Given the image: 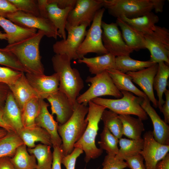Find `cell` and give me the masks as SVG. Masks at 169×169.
I'll use <instances>...</instances> for the list:
<instances>
[{"label": "cell", "mask_w": 169, "mask_h": 169, "mask_svg": "<svg viewBox=\"0 0 169 169\" xmlns=\"http://www.w3.org/2000/svg\"><path fill=\"white\" fill-rule=\"evenodd\" d=\"M44 36V32L38 30L24 39L8 44L4 49L16 56L27 73L44 74V69L41 61L39 44Z\"/></svg>", "instance_id": "cell-1"}, {"label": "cell", "mask_w": 169, "mask_h": 169, "mask_svg": "<svg viewBox=\"0 0 169 169\" xmlns=\"http://www.w3.org/2000/svg\"><path fill=\"white\" fill-rule=\"evenodd\" d=\"M51 60L54 70L59 77V90L65 94L74 105L84 87L79 72L72 68L71 60L66 54H55Z\"/></svg>", "instance_id": "cell-2"}, {"label": "cell", "mask_w": 169, "mask_h": 169, "mask_svg": "<svg viewBox=\"0 0 169 169\" xmlns=\"http://www.w3.org/2000/svg\"><path fill=\"white\" fill-rule=\"evenodd\" d=\"M73 114L69 120L63 125H59L58 134L61 138V149L64 155L72 152L74 145L81 137L87 127L88 121L85 118L89 107L76 101L74 105Z\"/></svg>", "instance_id": "cell-3"}, {"label": "cell", "mask_w": 169, "mask_h": 169, "mask_svg": "<svg viewBox=\"0 0 169 169\" xmlns=\"http://www.w3.org/2000/svg\"><path fill=\"white\" fill-rule=\"evenodd\" d=\"M88 104L89 110L86 118L88 121L87 127L81 137L74 145V148H79L84 152V160L86 163L91 159L97 158L103 153V150L96 146L95 141L102 114L106 109L91 101Z\"/></svg>", "instance_id": "cell-4"}, {"label": "cell", "mask_w": 169, "mask_h": 169, "mask_svg": "<svg viewBox=\"0 0 169 169\" xmlns=\"http://www.w3.org/2000/svg\"><path fill=\"white\" fill-rule=\"evenodd\" d=\"M122 97L117 99L95 98L91 101L105 107L118 115H134L142 120L148 119V115L141 105L143 98L136 96L132 93L121 91Z\"/></svg>", "instance_id": "cell-5"}, {"label": "cell", "mask_w": 169, "mask_h": 169, "mask_svg": "<svg viewBox=\"0 0 169 169\" xmlns=\"http://www.w3.org/2000/svg\"><path fill=\"white\" fill-rule=\"evenodd\" d=\"M103 8L117 18H135L153 9L151 0H103Z\"/></svg>", "instance_id": "cell-6"}, {"label": "cell", "mask_w": 169, "mask_h": 169, "mask_svg": "<svg viewBox=\"0 0 169 169\" xmlns=\"http://www.w3.org/2000/svg\"><path fill=\"white\" fill-rule=\"evenodd\" d=\"M86 82L90 83L89 88L84 93L79 95L76 101L87 106L92 99L104 95H110L119 99L122 94L114 84L107 71L95 75L87 77Z\"/></svg>", "instance_id": "cell-7"}, {"label": "cell", "mask_w": 169, "mask_h": 169, "mask_svg": "<svg viewBox=\"0 0 169 169\" xmlns=\"http://www.w3.org/2000/svg\"><path fill=\"white\" fill-rule=\"evenodd\" d=\"M105 10L102 8L96 13L84 38L77 52L79 59H82L89 53L103 55L108 53L104 46L102 38L101 24Z\"/></svg>", "instance_id": "cell-8"}, {"label": "cell", "mask_w": 169, "mask_h": 169, "mask_svg": "<svg viewBox=\"0 0 169 169\" xmlns=\"http://www.w3.org/2000/svg\"><path fill=\"white\" fill-rule=\"evenodd\" d=\"M144 35L146 48L150 53V60L156 63L163 61L169 65V30L165 27L156 25L152 33Z\"/></svg>", "instance_id": "cell-9"}, {"label": "cell", "mask_w": 169, "mask_h": 169, "mask_svg": "<svg viewBox=\"0 0 169 169\" xmlns=\"http://www.w3.org/2000/svg\"><path fill=\"white\" fill-rule=\"evenodd\" d=\"M85 24L72 26L66 24L65 29L68 32L66 39L56 41L53 46L55 54H66L70 60L79 59L77 52L86 35V28Z\"/></svg>", "instance_id": "cell-10"}, {"label": "cell", "mask_w": 169, "mask_h": 169, "mask_svg": "<svg viewBox=\"0 0 169 169\" xmlns=\"http://www.w3.org/2000/svg\"><path fill=\"white\" fill-rule=\"evenodd\" d=\"M14 23L24 28L38 29L43 32L45 36L56 39L61 38L58 29L48 18L37 16L18 10L7 18Z\"/></svg>", "instance_id": "cell-11"}, {"label": "cell", "mask_w": 169, "mask_h": 169, "mask_svg": "<svg viewBox=\"0 0 169 169\" xmlns=\"http://www.w3.org/2000/svg\"><path fill=\"white\" fill-rule=\"evenodd\" d=\"M102 40L105 49L115 57L129 55L134 50L126 45L121 32L116 23H107L102 21L101 24Z\"/></svg>", "instance_id": "cell-12"}, {"label": "cell", "mask_w": 169, "mask_h": 169, "mask_svg": "<svg viewBox=\"0 0 169 169\" xmlns=\"http://www.w3.org/2000/svg\"><path fill=\"white\" fill-rule=\"evenodd\" d=\"M103 8V0H77L70 12L66 24L72 26H90L96 12Z\"/></svg>", "instance_id": "cell-13"}, {"label": "cell", "mask_w": 169, "mask_h": 169, "mask_svg": "<svg viewBox=\"0 0 169 169\" xmlns=\"http://www.w3.org/2000/svg\"><path fill=\"white\" fill-rule=\"evenodd\" d=\"M143 139V147L140 154L145 161L146 169H155L157 163L168 153L169 145H163L156 141L151 131L145 132Z\"/></svg>", "instance_id": "cell-14"}, {"label": "cell", "mask_w": 169, "mask_h": 169, "mask_svg": "<svg viewBox=\"0 0 169 169\" xmlns=\"http://www.w3.org/2000/svg\"><path fill=\"white\" fill-rule=\"evenodd\" d=\"M25 75L30 85L41 99H46L59 90V77L56 73L49 76L26 73Z\"/></svg>", "instance_id": "cell-15"}, {"label": "cell", "mask_w": 169, "mask_h": 169, "mask_svg": "<svg viewBox=\"0 0 169 169\" xmlns=\"http://www.w3.org/2000/svg\"><path fill=\"white\" fill-rule=\"evenodd\" d=\"M158 66V63H156L150 67L138 71L126 73L131 78L132 81L140 87L155 108L158 107V102L154 95L153 84Z\"/></svg>", "instance_id": "cell-16"}, {"label": "cell", "mask_w": 169, "mask_h": 169, "mask_svg": "<svg viewBox=\"0 0 169 169\" xmlns=\"http://www.w3.org/2000/svg\"><path fill=\"white\" fill-rule=\"evenodd\" d=\"M141 105L151 120L153 127L152 132L155 140L161 144L169 145V125L152 107L150 101L147 97L143 98Z\"/></svg>", "instance_id": "cell-17"}, {"label": "cell", "mask_w": 169, "mask_h": 169, "mask_svg": "<svg viewBox=\"0 0 169 169\" xmlns=\"http://www.w3.org/2000/svg\"><path fill=\"white\" fill-rule=\"evenodd\" d=\"M51 106V114L56 115V119L59 125L66 122L72 115L74 105L66 95L59 90L46 99Z\"/></svg>", "instance_id": "cell-18"}, {"label": "cell", "mask_w": 169, "mask_h": 169, "mask_svg": "<svg viewBox=\"0 0 169 169\" xmlns=\"http://www.w3.org/2000/svg\"><path fill=\"white\" fill-rule=\"evenodd\" d=\"M49 105L44 100L41 99L40 110L35 120V123L49 133L53 147L61 148L62 140L58 132V123L54 120L52 115L49 112L48 107Z\"/></svg>", "instance_id": "cell-19"}, {"label": "cell", "mask_w": 169, "mask_h": 169, "mask_svg": "<svg viewBox=\"0 0 169 169\" xmlns=\"http://www.w3.org/2000/svg\"><path fill=\"white\" fill-rule=\"evenodd\" d=\"M8 85L21 112L28 101L35 97H39L29 84L24 72L15 83Z\"/></svg>", "instance_id": "cell-20"}, {"label": "cell", "mask_w": 169, "mask_h": 169, "mask_svg": "<svg viewBox=\"0 0 169 169\" xmlns=\"http://www.w3.org/2000/svg\"><path fill=\"white\" fill-rule=\"evenodd\" d=\"M47 17L57 28L58 32L64 40L66 38L65 26L69 14L73 8L64 9L59 8L53 0H48Z\"/></svg>", "instance_id": "cell-21"}, {"label": "cell", "mask_w": 169, "mask_h": 169, "mask_svg": "<svg viewBox=\"0 0 169 169\" xmlns=\"http://www.w3.org/2000/svg\"><path fill=\"white\" fill-rule=\"evenodd\" d=\"M3 118L5 123L17 133L23 128L21 110L11 91L3 110Z\"/></svg>", "instance_id": "cell-22"}, {"label": "cell", "mask_w": 169, "mask_h": 169, "mask_svg": "<svg viewBox=\"0 0 169 169\" xmlns=\"http://www.w3.org/2000/svg\"><path fill=\"white\" fill-rule=\"evenodd\" d=\"M116 23L121 30L124 41L128 46L138 51L146 49L144 35L119 18H117Z\"/></svg>", "instance_id": "cell-23"}, {"label": "cell", "mask_w": 169, "mask_h": 169, "mask_svg": "<svg viewBox=\"0 0 169 169\" xmlns=\"http://www.w3.org/2000/svg\"><path fill=\"white\" fill-rule=\"evenodd\" d=\"M0 26L5 32L8 44L21 41L33 35L37 32L36 29L23 28L8 19L0 16Z\"/></svg>", "instance_id": "cell-24"}, {"label": "cell", "mask_w": 169, "mask_h": 169, "mask_svg": "<svg viewBox=\"0 0 169 169\" xmlns=\"http://www.w3.org/2000/svg\"><path fill=\"white\" fill-rule=\"evenodd\" d=\"M116 57L108 53L102 55L88 58L84 57L78 59V63H84L88 67L90 72L95 75L111 69H115Z\"/></svg>", "instance_id": "cell-25"}, {"label": "cell", "mask_w": 169, "mask_h": 169, "mask_svg": "<svg viewBox=\"0 0 169 169\" xmlns=\"http://www.w3.org/2000/svg\"><path fill=\"white\" fill-rule=\"evenodd\" d=\"M17 134L28 148L34 147L36 145L35 143L37 142L52 146L49 133L45 129L37 125L29 128H23Z\"/></svg>", "instance_id": "cell-26"}, {"label": "cell", "mask_w": 169, "mask_h": 169, "mask_svg": "<svg viewBox=\"0 0 169 169\" xmlns=\"http://www.w3.org/2000/svg\"><path fill=\"white\" fill-rule=\"evenodd\" d=\"M119 18L144 35L152 33L155 29V24L159 21L158 16L152 11L135 18H129L122 17Z\"/></svg>", "instance_id": "cell-27"}, {"label": "cell", "mask_w": 169, "mask_h": 169, "mask_svg": "<svg viewBox=\"0 0 169 169\" xmlns=\"http://www.w3.org/2000/svg\"><path fill=\"white\" fill-rule=\"evenodd\" d=\"M107 71L114 84L119 91H128L143 98L147 97L144 92L134 85L131 78L128 74L115 69H111Z\"/></svg>", "instance_id": "cell-28"}, {"label": "cell", "mask_w": 169, "mask_h": 169, "mask_svg": "<svg viewBox=\"0 0 169 169\" xmlns=\"http://www.w3.org/2000/svg\"><path fill=\"white\" fill-rule=\"evenodd\" d=\"M144 139H127L121 138L119 139L120 147L118 153L115 156L116 158L125 161L129 157L140 154L144 146Z\"/></svg>", "instance_id": "cell-29"}, {"label": "cell", "mask_w": 169, "mask_h": 169, "mask_svg": "<svg viewBox=\"0 0 169 169\" xmlns=\"http://www.w3.org/2000/svg\"><path fill=\"white\" fill-rule=\"evenodd\" d=\"M122 124V134L130 139L142 138L141 134L145 131L142 120L130 115H119Z\"/></svg>", "instance_id": "cell-30"}, {"label": "cell", "mask_w": 169, "mask_h": 169, "mask_svg": "<svg viewBox=\"0 0 169 169\" xmlns=\"http://www.w3.org/2000/svg\"><path fill=\"white\" fill-rule=\"evenodd\" d=\"M158 64L157 71L154 79L153 87L156 91L158 99V107L160 110L165 101L163 96L166 90L169 77V67L163 61L159 62Z\"/></svg>", "instance_id": "cell-31"}, {"label": "cell", "mask_w": 169, "mask_h": 169, "mask_svg": "<svg viewBox=\"0 0 169 169\" xmlns=\"http://www.w3.org/2000/svg\"><path fill=\"white\" fill-rule=\"evenodd\" d=\"M10 160L15 169H36L37 166L35 156L29 154L24 144L18 147Z\"/></svg>", "instance_id": "cell-32"}, {"label": "cell", "mask_w": 169, "mask_h": 169, "mask_svg": "<svg viewBox=\"0 0 169 169\" xmlns=\"http://www.w3.org/2000/svg\"><path fill=\"white\" fill-rule=\"evenodd\" d=\"M155 64L150 60L142 61L135 60L129 55L117 56L115 59V69L125 73L138 71L150 67Z\"/></svg>", "instance_id": "cell-33"}, {"label": "cell", "mask_w": 169, "mask_h": 169, "mask_svg": "<svg viewBox=\"0 0 169 169\" xmlns=\"http://www.w3.org/2000/svg\"><path fill=\"white\" fill-rule=\"evenodd\" d=\"M41 99L33 98L24 105L22 111V121L23 128H29L36 126L35 120L41 108Z\"/></svg>", "instance_id": "cell-34"}, {"label": "cell", "mask_w": 169, "mask_h": 169, "mask_svg": "<svg viewBox=\"0 0 169 169\" xmlns=\"http://www.w3.org/2000/svg\"><path fill=\"white\" fill-rule=\"evenodd\" d=\"M23 144L16 132L13 131H8L4 136L0 138V158L13 157L18 147Z\"/></svg>", "instance_id": "cell-35"}, {"label": "cell", "mask_w": 169, "mask_h": 169, "mask_svg": "<svg viewBox=\"0 0 169 169\" xmlns=\"http://www.w3.org/2000/svg\"><path fill=\"white\" fill-rule=\"evenodd\" d=\"M50 146L39 144L32 148H28V153L34 156L37 160L36 169H51L53 155Z\"/></svg>", "instance_id": "cell-36"}, {"label": "cell", "mask_w": 169, "mask_h": 169, "mask_svg": "<svg viewBox=\"0 0 169 169\" xmlns=\"http://www.w3.org/2000/svg\"><path fill=\"white\" fill-rule=\"evenodd\" d=\"M106 109L102 113L101 120H102L104 126L119 139L123 136L122 122L119 115L110 110Z\"/></svg>", "instance_id": "cell-37"}, {"label": "cell", "mask_w": 169, "mask_h": 169, "mask_svg": "<svg viewBox=\"0 0 169 169\" xmlns=\"http://www.w3.org/2000/svg\"><path fill=\"white\" fill-rule=\"evenodd\" d=\"M98 142L100 148L106 151L107 155L115 156L118 152L119 139L115 136L105 126L100 134Z\"/></svg>", "instance_id": "cell-38"}, {"label": "cell", "mask_w": 169, "mask_h": 169, "mask_svg": "<svg viewBox=\"0 0 169 169\" xmlns=\"http://www.w3.org/2000/svg\"><path fill=\"white\" fill-rule=\"evenodd\" d=\"M0 64L16 70L27 73L16 56L4 48H0Z\"/></svg>", "instance_id": "cell-39"}, {"label": "cell", "mask_w": 169, "mask_h": 169, "mask_svg": "<svg viewBox=\"0 0 169 169\" xmlns=\"http://www.w3.org/2000/svg\"><path fill=\"white\" fill-rule=\"evenodd\" d=\"M19 10L37 16L40 15L38 0H8Z\"/></svg>", "instance_id": "cell-40"}, {"label": "cell", "mask_w": 169, "mask_h": 169, "mask_svg": "<svg viewBox=\"0 0 169 169\" xmlns=\"http://www.w3.org/2000/svg\"><path fill=\"white\" fill-rule=\"evenodd\" d=\"M23 72L8 67H0V83L12 85L15 83Z\"/></svg>", "instance_id": "cell-41"}, {"label": "cell", "mask_w": 169, "mask_h": 169, "mask_svg": "<svg viewBox=\"0 0 169 169\" xmlns=\"http://www.w3.org/2000/svg\"><path fill=\"white\" fill-rule=\"evenodd\" d=\"M84 151L80 148L75 147L70 154L67 155H63L61 163L66 169H75L76 162L78 157L83 153Z\"/></svg>", "instance_id": "cell-42"}, {"label": "cell", "mask_w": 169, "mask_h": 169, "mask_svg": "<svg viewBox=\"0 0 169 169\" xmlns=\"http://www.w3.org/2000/svg\"><path fill=\"white\" fill-rule=\"evenodd\" d=\"M102 165V169H124L127 167L124 161L118 159L115 156L108 155L105 157Z\"/></svg>", "instance_id": "cell-43"}, {"label": "cell", "mask_w": 169, "mask_h": 169, "mask_svg": "<svg viewBox=\"0 0 169 169\" xmlns=\"http://www.w3.org/2000/svg\"><path fill=\"white\" fill-rule=\"evenodd\" d=\"M144 160L142 156L139 154L128 158L125 161L127 167L131 169H146Z\"/></svg>", "instance_id": "cell-44"}, {"label": "cell", "mask_w": 169, "mask_h": 169, "mask_svg": "<svg viewBox=\"0 0 169 169\" xmlns=\"http://www.w3.org/2000/svg\"><path fill=\"white\" fill-rule=\"evenodd\" d=\"M18 10L8 0H0V16L7 18L8 16Z\"/></svg>", "instance_id": "cell-45"}, {"label": "cell", "mask_w": 169, "mask_h": 169, "mask_svg": "<svg viewBox=\"0 0 169 169\" xmlns=\"http://www.w3.org/2000/svg\"><path fill=\"white\" fill-rule=\"evenodd\" d=\"M53 148V159L51 169H61V160L63 155L62 151L59 147L55 146Z\"/></svg>", "instance_id": "cell-46"}, {"label": "cell", "mask_w": 169, "mask_h": 169, "mask_svg": "<svg viewBox=\"0 0 169 169\" xmlns=\"http://www.w3.org/2000/svg\"><path fill=\"white\" fill-rule=\"evenodd\" d=\"M10 92V89L8 84L0 83V110L2 112Z\"/></svg>", "instance_id": "cell-47"}, {"label": "cell", "mask_w": 169, "mask_h": 169, "mask_svg": "<svg viewBox=\"0 0 169 169\" xmlns=\"http://www.w3.org/2000/svg\"><path fill=\"white\" fill-rule=\"evenodd\" d=\"M166 100L160 110L164 116V121L167 124L169 123V90H166L164 92Z\"/></svg>", "instance_id": "cell-48"}, {"label": "cell", "mask_w": 169, "mask_h": 169, "mask_svg": "<svg viewBox=\"0 0 169 169\" xmlns=\"http://www.w3.org/2000/svg\"><path fill=\"white\" fill-rule=\"evenodd\" d=\"M61 9L67 8H74L75 5L77 0H53Z\"/></svg>", "instance_id": "cell-49"}, {"label": "cell", "mask_w": 169, "mask_h": 169, "mask_svg": "<svg viewBox=\"0 0 169 169\" xmlns=\"http://www.w3.org/2000/svg\"><path fill=\"white\" fill-rule=\"evenodd\" d=\"M0 169H15L9 157L0 158Z\"/></svg>", "instance_id": "cell-50"}, {"label": "cell", "mask_w": 169, "mask_h": 169, "mask_svg": "<svg viewBox=\"0 0 169 169\" xmlns=\"http://www.w3.org/2000/svg\"><path fill=\"white\" fill-rule=\"evenodd\" d=\"M155 169H169V153L157 163Z\"/></svg>", "instance_id": "cell-51"}, {"label": "cell", "mask_w": 169, "mask_h": 169, "mask_svg": "<svg viewBox=\"0 0 169 169\" xmlns=\"http://www.w3.org/2000/svg\"><path fill=\"white\" fill-rule=\"evenodd\" d=\"M38 2L40 16L47 18V7L48 4V0H38Z\"/></svg>", "instance_id": "cell-52"}, {"label": "cell", "mask_w": 169, "mask_h": 169, "mask_svg": "<svg viewBox=\"0 0 169 169\" xmlns=\"http://www.w3.org/2000/svg\"><path fill=\"white\" fill-rule=\"evenodd\" d=\"M153 6V9L156 13H161L163 11L165 0H151Z\"/></svg>", "instance_id": "cell-53"}, {"label": "cell", "mask_w": 169, "mask_h": 169, "mask_svg": "<svg viewBox=\"0 0 169 169\" xmlns=\"http://www.w3.org/2000/svg\"><path fill=\"white\" fill-rule=\"evenodd\" d=\"M0 127L5 129L8 131H13L14 130L10 126L6 124L3 118V112L0 110Z\"/></svg>", "instance_id": "cell-54"}, {"label": "cell", "mask_w": 169, "mask_h": 169, "mask_svg": "<svg viewBox=\"0 0 169 169\" xmlns=\"http://www.w3.org/2000/svg\"><path fill=\"white\" fill-rule=\"evenodd\" d=\"M8 131L3 128H0V138L4 136L7 133Z\"/></svg>", "instance_id": "cell-55"}, {"label": "cell", "mask_w": 169, "mask_h": 169, "mask_svg": "<svg viewBox=\"0 0 169 169\" xmlns=\"http://www.w3.org/2000/svg\"><path fill=\"white\" fill-rule=\"evenodd\" d=\"M0 39H4L7 40V35L5 33H3L0 31Z\"/></svg>", "instance_id": "cell-56"}]
</instances>
